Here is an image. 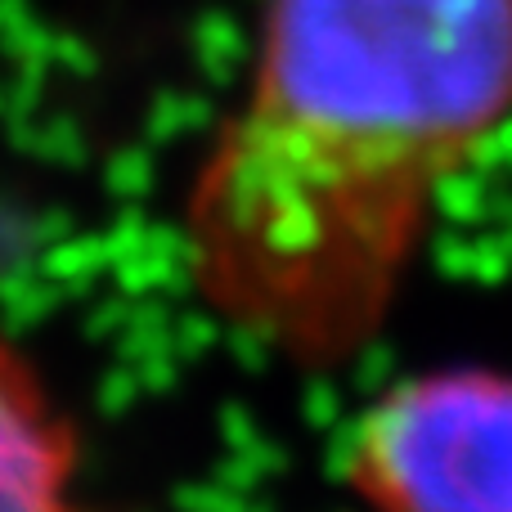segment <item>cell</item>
I'll return each mask as SVG.
<instances>
[{
  "label": "cell",
  "mask_w": 512,
  "mask_h": 512,
  "mask_svg": "<svg viewBox=\"0 0 512 512\" xmlns=\"http://www.w3.org/2000/svg\"><path fill=\"white\" fill-rule=\"evenodd\" d=\"M360 512H512V369L436 364L382 387L337 445Z\"/></svg>",
  "instance_id": "cell-2"
},
{
  "label": "cell",
  "mask_w": 512,
  "mask_h": 512,
  "mask_svg": "<svg viewBox=\"0 0 512 512\" xmlns=\"http://www.w3.org/2000/svg\"><path fill=\"white\" fill-rule=\"evenodd\" d=\"M508 131L512 0H256L248 77L180 194L189 292L288 369H346Z\"/></svg>",
  "instance_id": "cell-1"
},
{
  "label": "cell",
  "mask_w": 512,
  "mask_h": 512,
  "mask_svg": "<svg viewBox=\"0 0 512 512\" xmlns=\"http://www.w3.org/2000/svg\"><path fill=\"white\" fill-rule=\"evenodd\" d=\"M86 445L41 364L0 333V512H86Z\"/></svg>",
  "instance_id": "cell-3"
}]
</instances>
